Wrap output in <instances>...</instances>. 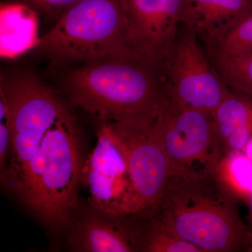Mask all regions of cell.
<instances>
[{
  "label": "cell",
  "instance_id": "cell-1",
  "mask_svg": "<svg viewBox=\"0 0 252 252\" xmlns=\"http://www.w3.org/2000/svg\"><path fill=\"white\" fill-rule=\"evenodd\" d=\"M62 69L69 99L102 123L152 124L167 98L163 69L146 60L112 56Z\"/></svg>",
  "mask_w": 252,
  "mask_h": 252
},
{
  "label": "cell",
  "instance_id": "cell-2",
  "mask_svg": "<svg viewBox=\"0 0 252 252\" xmlns=\"http://www.w3.org/2000/svg\"><path fill=\"white\" fill-rule=\"evenodd\" d=\"M235 198L215 172L170 179L154 216L201 252H238L248 249L251 231L240 218Z\"/></svg>",
  "mask_w": 252,
  "mask_h": 252
},
{
  "label": "cell",
  "instance_id": "cell-3",
  "mask_svg": "<svg viewBox=\"0 0 252 252\" xmlns=\"http://www.w3.org/2000/svg\"><path fill=\"white\" fill-rule=\"evenodd\" d=\"M84 160L80 134L69 112L48 131L30 162L20 200L46 225L63 226L77 203Z\"/></svg>",
  "mask_w": 252,
  "mask_h": 252
},
{
  "label": "cell",
  "instance_id": "cell-4",
  "mask_svg": "<svg viewBox=\"0 0 252 252\" xmlns=\"http://www.w3.org/2000/svg\"><path fill=\"white\" fill-rule=\"evenodd\" d=\"M34 49L60 68L112 56L141 59L127 43L122 0H81L40 37Z\"/></svg>",
  "mask_w": 252,
  "mask_h": 252
},
{
  "label": "cell",
  "instance_id": "cell-5",
  "mask_svg": "<svg viewBox=\"0 0 252 252\" xmlns=\"http://www.w3.org/2000/svg\"><path fill=\"white\" fill-rule=\"evenodd\" d=\"M0 99L7 111L11 137L9 165L1 182L18 198L30 162L46 133L69 112L54 90L28 72L1 74Z\"/></svg>",
  "mask_w": 252,
  "mask_h": 252
},
{
  "label": "cell",
  "instance_id": "cell-6",
  "mask_svg": "<svg viewBox=\"0 0 252 252\" xmlns=\"http://www.w3.org/2000/svg\"><path fill=\"white\" fill-rule=\"evenodd\" d=\"M154 129L168 160V180L212 175L224 158L210 112L182 108L166 98Z\"/></svg>",
  "mask_w": 252,
  "mask_h": 252
},
{
  "label": "cell",
  "instance_id": "cell-7",
  "mask_svg": "<svg viewBox=\"0 0 252 252\" xmlns=\"http://www.w3.org/2000/svg\"><path fill=\"white\" fill-rule=\"evenodd\" d=\"M167 99L179 107L212 113L230 94L192 28L180 23L165 67Z\"/></svg>",
  "mask_w": 252,
  "mask_h": 252
},
{
  "label": "cell",
  "instance_id": "cell-8",
  "mask_svg": "<svg viewBox=\"0 0 252 252\" xmlns=\"http://www.w3.org/2000/svg\"><path fill=\"white\" fill-rule=\"evenodd\" d=\"M81 182L99 213L112 218L137 215L125 156L108 123H102L95 147L84 160Z\"/></svg>",
  "mask_w": 252,
  "mask_h": 252
},
{
  "label": "cell",
  "instance_id": "cell-9",
  "mask_svg": "<svg viewBox=\"0 0 252 252\" xmlns=\"http://www.w3.org/2000/svg\"><path fill=\"white\" fill-rule=\"evenodd\" d=\"M155 122L140 126L108 123L125 156L137 216L155 215L168 180V160L156 133Z\"/></svg>",
  "mask_w": 252,
  "mask_h": 252
},
{
  "label": "cell",
  "instance_id": "cell-10",
  "mask_svg": "<svg viewBox=\"0 0 252 252\" xmlns=\"http://www.w3.org/2000/svg\"><path fill=\"white\" fill-rule=\"evenodd\" d=\"M122 4L130 49L165 72L175 49L182 0H122Z\"/></svg>",
  "mask_w": 252,
  "mask_h": 252
},
{
  "label": "cell",
  "instance_id": "cell-11",
  "mask_svg": "<svg viewBox=\"0 0 252 252\" xmlns=\"http://www.w3.org/2000/svg\"><path fill=\"white\" fill-rule=\"evenodd\" d=\"M252 12V0H182L180 22L209 47Z\"/></svg>",
  "mask_w": 252,
  "mask_h": 252
},
{
  "label": "cell",
  "instance_id": "cell-12",
  "mask_svg": "<svg viewBox=\"0 0 252 252\" xmlns=\"http://www.w3.org/2000/svg\"><path fill=\"white\" fill-rule=\"evenodd\" d=\"M107 217L90 214L79 219L69 237L71 250L81 252L139 251L137 229L113 222Z\"/></svg>",
  "mask_w": 252,
  "mask_h": 252
},
{
  "label": "cell",
  "instance_id": "cell-13",
  "mask_svg": "<svg viewBox=\"0 0 252 252\" xmlns=\"http://www.w3.org/2000/svg\"><path fill=\"white\" fill-rule=\"evenodd\" d=\"M37 13L24 3L1 4L0 54L15 59L39 44Z\"/></svg>",
  "mask_w": 252,
  "mask_h": 252
},
{
  "label": "cell",
  "instance_id": "cell-14",
  "mask_svg": "<svg viewBox=\"0 0 252 252\" xmlns=\"http://www.w3.org/2000/svg\"><path fill=\"white\" fill-rule=\"evenodd\" d=\"M211 114L217 142L222 151L227 139L252 117V97L231 90Z\"/></svg>",
  "mask_w": 252,
  "mask_h": 252
},
{
  "label": "cell",
  "instance_id": "cell-15",
  "mask_svg": "<svg viewBox=\"0 0 252 252\" xmlns=\"http://www.w3.org/2000/svg\"><path fill=\"white\" fill-rule=\"evenodd\" d=\"M215 174L235 197L246 200L252 193V161L244 152L225 156Z\"/></svg>",
  "mask_w": 252,
  "mask_h": 252
},
{
  "label": "cell",
  "instance_id": "cell-16",
  "mask_svg": "<svg viewBox=\"0 0 252 252\" xmlns=\"http://www.w3.org/2000/svg\"><path fill=\"white\" fill-rule=\"evenodd\" d=\"M217 72L232 90L252 97V54L229 57L207 52Z\"/></svg>",
  "mask_w": 252,
  "mask_h": 252
},
{
  "label": "cell",
  "instance_id": "cell-17",
  "mask_svg": "<svg viewBox=\"0 0 252 252\" xmlns=\"http://www.w3.org/2000/svg\"><path fill=\"white\" fill-rule=\"evenodd\" d=\"M205 49L207 52L229 57L252 54V12L227 32L215 45Z\"/></svg>",
  "mask_w": 252,
  "mask_h": 252
},
{
  "label": "cell",
  "instance_id": "cell-18",
  "mask_svg": "<svg viewBox=\"0 0 252 252\" xmlns=\"http://www.w3.org/2000/svg\"><path fill=\"white\" fill-rule=\"evenodd\" d=\"M140 251L148 252H201L167 230L154 217L145 233H141Z\"/></svg>",
  "mask_w": 252,
  "mask_h": 252
},
{
  "label": "cell",
  "instance_id": "cell-19",
  "mask_svg": "<svg viewBox=\"0 0 252 252\" xmlns=\"http://www.w3.org/2000/svg\"><path fill=\"white\" fill-rule=\"evenodd\" d=\"M38 14L55 23L81 0H21Z\"/></svg>",
  "mask_w": 252,
  "mask_h": 252
},
{
  "label": "cell",
  "instance_id": "cell-20",
  "mask_svg": "<svg viewBox=\"0 0 252 252\" xmlns=\"http://www.w3.org/2000/svg\"><path fill=\"white\" fill-rule=\"evenodd\" d=\"M11 151V130L7 111L2 99H0V176L4 175L9 165Z\"/></svg>",
  "mask_w": 252,
  "mask_h": 252
},
{
  "label": "cell",
  "instance_id": "cell-21",
  "mask_svg": "<svg viewBox=\"0 0 252 252\" xmlns=\"http://www.w3.org/2000/svg\"><path fill=\"white\" fill-rule=\"evenodd\" d=\"M243 152L252 161V136Z\"/></svg>",
  "mask_w": 252,
  "mask_h": 252
},
{
  "label": "cell",
  "instance_id": "cell-22",
  "mask_svg": "<svg viewBox=\"0 0 252 252\" xmlns=\"http://www.w3.org/2000/svg\"><path fill=\"white\" fill-rule=\"evenodd\" d=\"M246 202L248 203L249 210H250V218L252 225V192L248 195Z\"/></svg>",
  "mask_w": 252,
  "mask_h": 252
},
{
  "label": "cell",
  "instance_id": "cell-23",
  "mask_svg": "<svg viewBox=\"0 0 252 252\" xmlns=\"http://www.w3.org/2000/svg\"><path fill=\"white\" fill-rule=\"evenodd\" d=\"M248 250H249L248 251L252 252V231H251V238H250V245Z\"/></svg>",
  "mask_w": 252,
  "mask_h": 252
}]
</instances>
